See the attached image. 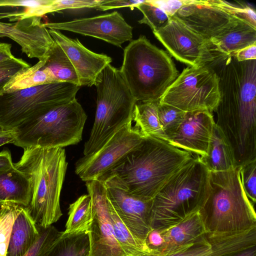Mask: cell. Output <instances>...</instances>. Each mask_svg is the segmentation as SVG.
Masks as SVG:
<instances>
[{"label":"cell","mask_w":256,"mask_h":256,"mask_svg":"<svg viewBox=\"0 0 256 256\" xmlns=\"http://www.w3.org/2000/svg\"><path fill=\"white\" fill-rule=\"evenodd\" d=\"M193 156L168 142L144 137L98 180L104 185L122 188L140 198L153 199L169 178Z\"/></svg>","instance_id":"1"},{"label":"cell","mask_w":256,"mask_h":256,"mask_svg":"<svg viewBox=\"0 0 256 256\" xmlns=\"http://www.w3.org/2000/svg\"><path fill=\"white\" fill-rule=\"evenodd\" d=\"M14 166L29 179L30 200L25 207L40 228H46L62 215L60 195L68 162L63 148H24L20 160Z\"/></svg>","instance_id":"2"},{"label":"cell","mask_w":256,"mask_h":256,"mask_svg":"<svg viewBox=\"0 0 256 256\" xmlns=\"http://www.w3.org/2000/svg\"><path fill=\"white\" fill-rule=\"evenodd\" d=\"M210 176L200 157L193 154L154 198L152 228H169L200 210L210 192Z\"/></svg>","instance_id":"3"},{"label":"cell","mask_w":256,"mask_h":256,"mask_svg":"<svg viewBox=\"0 0 256 256\" xmlns=\"http://www.w3.org/2000/svg\"><path fill=\"white\" fill-rule=\"evenodd\" d=\"M120 71L137 102L159 101L178 76L170 56L140 36L124 50Z\"/></svg>","instance_id":"4"},{"label":"cell","mask_w":256,"mask_h":256,"mask_svg":"<svg viewBox=\"0 0 256 256\" xmlns=\"http://www.w3.org/2000/svg\"><path fill=\"white\" fill-rule=\"evenodd\" d=\"M239 171L236 166L210 172V192L200 210L208 232H234L256 226L254 206L244 192Z\"/></svg>","instance_id":"5"},{"label":"cell","mask_w":256,"mask_h":256,"mask_svg":"<svg viewBox=\"0 0 256 256\" xmlns=\"http://www.w3.org/2000/svg\"><path fill=\"white\" fill-rule=\"evenodd\" d=\"M87 115L76 98L24 121L13 130V144L24 148H63L78 143Z\"/></svg>","instance_id":"6"},{"label":"cell","mask_w":256,"mask_h":256,"mask_svg":"<svg viewBox=\"0 0 256 256\" xmlns=\"http://www.w3.org/2000/svg\"><path fill=\"white\" fill-rule=\"evenodd\" d=\"M95 118L84 155L99 150L120 129L132 122L137 102L128 86L120 82L106 80L96 86Z\"/></svg>","instance_id":"7"},{"label":"cell","mask_w":256,"mask_h":256,"mask_svg":"<svg viewBox=\"0 0 256 256\" xmlns=\"http://www.w3.org/2000/svg\"><path fill=\"white\" fill-rule=\"evenodd\" d=\"M80 86L68 82L0 94V126L12 130L28 118L76 99Z\"/></svg>","instance_id":"8"},{"label":"cell","mask_w":256,"mask_h":256,"mask_svg":"<svg viewBox=\"0 0 256 256\" xmlns=\"http://www.w3.org/2000/svg\"><path fill=\"white\" fill-rule=\"evenodd\" d=\"M220 80L216 71L207 64L188 66L169 86L159 103L184 112L216 108L220 100Z\"/></svg>","instance_id":"9"},{"label":"cell","mask_w":256,"mask_h":256,"mask_svg":"<svg viewBox=\"0 0 256 256\" xmlns=\"http://www.w3.org/2000/svg\"><path fill=\"white\" fill-rule=\"evenodd\" d=\"M144 137L129 123L117 132L94 153L76 164L75 172L84 182L98 180L142 142Z\"/></svg>","instance_id":"10"},{"label":"cell","mask_w":256,"mask_h":256,"mask_svg":"<svg viewBox=\"0 0 256 256\" xmlns=\"http://www.w3.org/2000/svg\"><path fill=\"white\" fill-rule=\"evenodd\" d=\"M152 32L172 56L189 66L215 60L216 54L210 42L174 16L164 27Z\"/></svg>","instance_id":"11"},{"label":"cell","mask_w":256,"mask_h":256,"mask_svg":"<svg viewBox=\"0 0 256 256\" xmlns=\"http://www.w3.org/2000/svg\"><path fill=\"white\" fill-rule=\"evenodd\" d=\"M86 185L92 198V220L88 231V256H126L113 230L104 184L98 180H92L86 182Z\"/></svg>","instance_id":"12"},{"label":"cell","mask_w":256,"mask_h":256,"mask_svg":"<svg viewBox=\"0 0 256 256\" xmlns=\"http://www.w3.org/2000/svg\"><path fill=\"white\" fill-rule=\"evenodd\" d=\"M42 25L48 29L66 30L96 38L120 48L132 38V26L117 11L66 22L43 23Z\"/></svg>","instance_id":"13"},{"label":"cell","mask_w":256,"mask_h":256,"mask_svg":"<svg viewBox=\"0 0 256 256\" xmlns=\"http://www.w3.org/2000/svg\"><path fill=\"white\" fill-rule=\"evenodd\" d=\"M173 16L209 41L236 26L240 20L213 4L210 0H192Z\"/></svg>","instance_id":"14"},{"label":"cell","mask_w":256,"mask_h":256,"mask_svg":"<svg viewBox=\"0 0 256 256\" xmlns=\"http://www.w3.org/2000/svg\"><path fill=\"white\" fill-rule=\"evenodd\" d=\"M104 186L108 198L121 220L133 236L146 245V236L152 229L153 199L143 198L118 187Z\"/></svg>","instance_id":"15"},{"label":"cell","mask_w":256,"mask_h":256,"mask_svg":"<svg viewBox=\"0 0 256 256\" xmlns=\"http://www.w3.org/2000/svg\"><path fill=\"white\" fill-rule=\"evenodd\" d=\"M42 18L31 17L14 23L0 22V38L8 37L14 40L30 58L45 60L55 42L48 29L42 25Z\"/></svg>","instance_id":"16"},{"label":"cell","mask_w":256,"mask_h":256,"mask_svg":"<svg viewBox=\"0 0 256 256\" xmlns=\"http://www.w3.org/2000/svg\"><path fill=\"white\" fill-rule=\"evenodd\" d=\"M215 124L212 112L208 110L186 112L178 129L168 138V142L203 158L207 154Z\"/></svg>","instance_id":"17"},{"label":"cell","mask_w":256,"mask_h":256,"mask_svg":"<svg viewBox=\"0 0 256 256\" xmlns=\"http://www.w3.org/2000/svg\"><path fill=\"white\" fill-rule=\"evenodd\" d=\"M48 32L74 66L80 86H92L94 85L98 74L112 62V58L106 54L90 50L78 38H70L60 30L48 29Z\"/></svg>","instance_id":"18"},{"label":"cell","mask_w":256,"mask_h":256,"mask_svg":"<svg viewBox=\"0 0 256 256\" xmlns=\"http://www.w3.org/2000/svg\"><path fill=\"white\" fill-rule=\"evenodd\" d=\"M250 244V238L246 232H207L168 256H220L245 248Z\"/></svg>","instance_id":"19"},{"label":"cell","mask_w":256,"mask_h":256,"mask_svg":"<svg viewBox=\"0 0 256 256\" xmlns=\"http://www.w3.org/2000/svg\"><path fill=\"white\" fill-rule=\"evenodd\" d=\"M161 231L164 243L154 256H168L208 232L200 210L176 225Z\"/></svg>","instance_id":"20"},{"label":"cell","mask_w":256,"mask_h":256,"mask_svg":"<svg viewBox=\"0 0 256 256\" xmlns=\"http://www.w3.org/2000/svg\"><path fill=\"white\" fill-rule=\"evenodd\" d=\"M213 52L226 58L245 47L256 44V28L238 20V24L210 40Z\"/></svg>","instance_id":"21"},{"label":"cell","mask_w":256,"mask_h":256,"mask_svg":"<svg viewBox=\"0 0 256 256\" xmlns=\"http://www.w3.org/2000/svg\"><path fill=\"white\" fill-rule=\"evenodd\" d=\"M30 200L29 179L14 166L0 170V204L5 202L26 207Z\"/></svg>","instance_id":"22"},{"label":"cell","mask_w":256,"mask_h":256,"mask_svg":"<svg viewBox=\"0 0 256 256\" xmlns=\"http://www.w3.org/2000/svg\"><path fill=\"white\" fill-rule=\"evenodd\" d=\"M39 236L38 227L24 207L12 226L6 256H24Z\"/></svg>","instance_id":"23"},{"label":"cell","mask_w":256,"mask_h":256,"mask_svg":"<svg viewBox=\"0 0 256 256\" xmlns=\"http://www.w3.org/2000/svg\"><path fill=\"white\" fill-rule=\"evenodd\" d=\"M200 158L210 172L226 171L237 166L229 142L216 124L207 154L205 156Z\"/></svg>","instance_id":"24"},{"label":"cell","mask_w":256,"mask_h":256,"mask_svg":"<svg viewBox=\"0 0 256 256\" xmlns=\"http://www.w3.org/2000/svg\"><path fill=\"white\" fill-rule=\"evenodd\" d=\"M137 102L132 116V122H135L134 128L143 137H152L168 142L158 120L159 101Z\"/></svg>","instance_id":"25"},{"label":"cell","mask_w":256,"mask_h":256,"mask_svg":"<svg viewBox=\"0 0 256 256\" xmlns=\"http://www.w3.org/2000/svg\"><path fill=\"white\" fill-rule=\"evenodd\" d=\"M46 60L20 71L6 85L2 92L59 82L50 70L44 66Z\"/></svg>","instance_id":"26"},{"label":"cell","mask_w":256,"mask_h":256,"mask_svg":"<svg viewBox=\"0 0 256 256\" xmlns=\"http://www.w3.org/2000/svg\"><path fill=\"white\" fill-rule=\"evenodd\" d=\"M89 250L87 232L74 234L62 232L45 256H88Z\"/></svg>","instance_id":"27"},{"label":"cell","mask_w":256,"mask_h":256,"mask_svg":"<svg viewBox=\"0 0 256 256\" xmlns=\"http://www.w3.org/2000/svg\"><path fill=\"white\" fill-rule=\"evenodd\" d=\"M92 200L88 194L70 205L65 233L88 232L92 220Z\"/></svg>","instance_id":"28"},{"label":"cell","mask_w":256,"mask_h":256,"mask_svg":"<svg viewBox=\"0 0 256 256\" xmlns=\"http://www.w3.org/2000/svg\"><path fill=\"white\" fill-rule=\"evenodd\" d=\"M44 66L50 70L59 82H68L80 86L74 66L62 48L56 42L48 51Z\"/></svg>","instance_id":"29"},{"label":"cell","mask_w":256,"mask_h":256,"mask_svg":"<svg viewBox=\"0 0 256 256\" xmlns=\"http://www.w3.org/2000/svg\"><path fill=\"white\" fill-rule=\"evenodd\" d=\"M23 208L11 202L0 204V256H6L12 226Z\"/></svg>","instance_id":"30"},{"label":"cell","mask_w":256,"mask_h":256,"mask_svg":"<svg viewBox=\"0 0 256 256\" xmlns=\"http://www.w3.org/2000/svg\"><path fill=\"white\" fill-rule=\"evenodd\" d=\"M186 112L173 106L158 102V120L168 140L178 129L184 118Z\"/></svg>","instance_id":"31"},{"label":"cell","mask_w":256,"mask_h":256,"mask_svg":"<svg viewBox=\"0 0 256 256\" xmlns=\"http://www.w3.org/2000/svg\"><path fill=\"white\" fill-rule=\"evenodd\" d=\"M136 8L139 10L143 14L142 18L138 22L148 25L152 32L156 31L166 26L171 18L160 8L148 2L146 0Z\"/></svg>","instance_id":"32"},{"label":"cell","mask_w":256,"mask_h":256,"mask_svg":"<svg viewBox=\"0 0 256 256\" xmlns=\"http://www.w3.org/2000/svg\"><path fill=\"white\" fill-rule=\"evenodd\" d=\"M38 228V238L24 256H45L50 246L62 232L52 225L46 228Z\"/></svg>","instance_id":"33"},{"label":"cell","mask_w":256,"mask_h":256,"mask_svg":"<svg viewBox=\"0 0 256 256\" xmlns=\"http://www.w3.org/2000/svg\"><path fill=\"white\" fill-rule=\"evenodd\" d=\"M239 172L244 192L254 206L256 202V159L240 166Z\"/></svg>","instance_id":"34"},{"label":"cell","mask_w":256,"mask_h":256,"mask_svg":"<svg viewBox=\"0 0 256 256\" xmlns=\"http://www.w3.org/2000/svg\"><path fill=\"white\" fill-rule=\"evenodd\" d=\"M211 2L232 16L244 21L256 28L255 10L246 5L236 6L225 0H210Z\"/></svg>","instance_id":"35"},{"label":"cell","mask_w":256,"mask_h":256,"mask_svg":"<svg viewBox=\"0 0 256 256\" xmlns=\"http://www.w3.org/2000/svg\"><path fill=\"white\" fill-rule=\"evenodd\" d=\"M30 65L22 58H14L0 62V94L6 85L20 71Z\"/></svg>","instance_id":"36"},{"label":"cell","mask_w":256,"mask_h":256,"mask_svg":"<svg viewBox=\"0 0 256 256\" xmlns=\"http://www.w3.org/2000/svg\"><path fill=\"white\" fill-rule=\"evenodd\" d=\"M104 0H52L48 6V13L62 10L96 8Z\"/></svg>","instance_id":"37"},{"label":"cell","mask_w":256,"mask_h":256,"mask_svg":"<svg viewBox=\"0 0 256 256\" xmlns=\"http://www.w3.org/2000/svg\"><path fill=\"white\" fill-rule=\"evenodd\" d=\"M192 0H146L147 2L164 11L170 17L173 16L182 7Z\"/></svg>","instance_id":"38"},{"label":"cell","mask_w":256,"mask_h":256,"mask_svg":"<svg viewBox=\"0 0 256 256\" xmlns=\"http://www.w3.org/2000/svg\"><path fill=\"white\" fill-rule=\"evenodd\" d=\"M146 0H104L96 8L98 10L105 11L109 10L128 7L130 8L131 10H133L138 5L144 2Z\"/></svg>","instance_id":"39"},{"label":"cell","mask_w":256,"mask_h":256,"mask_svg":"<svg viewBox=\"0 0 256 256\" xmlns=\"http://www.w3.org/2000/svg\"><path fill=\"white\" fill-rule=\"evenodd\" d=\"M164 243L162 232L159 230L152 228L148 232L146 239V244L148 248L154 256Z\"/></svg>","instance_id":"40"},{"label":"cell","mask_w":256,"mask_h":256,"mask_svg":"<svg viewBox=\"0 0 256 256\" xmlns=\"http://www.w3.org/2000/svg\"><path fill=\"white\" fill-rule=\"evenodd\" d=\"M47 1L48 0H0V8H24L40 6L46 3Z\"/></svg>","instance_id":"41"},{"label":"cell","mask_w":256,"mask_h":256,"mask_svg":"<svg viewBox=\"0 0 256 256\" xmlns=\"http://www.w3.org/2000/svg\"><path fill=\"white\" fill-rule=\"evenodd\" d=\"M232 56L238 62L256 60V44L245 47L234 52Z\"/></svg>","instance_id":"42"},{"label":"cell","mask_w":256,"mask_h":256,"mask_svg":"<svg viewBox=\"0 0 256 256\" xmlns=\"http://www.w3.org/2000/svg\"><path fill=\"white\" fill-rule=\"evenodd\" d=\"M220 256H256V244Z\"/></svg>","instance_id":"43"},{"label":"cell","mask_w":256,"mask_h":256,"mask_svg":"<svg viewBox=\"0 0 256 256\" xmlns=\"http://www.w3.org/2000/svg\"><path fill=\"white\" fill-rule=\"evenodd\" d=\"M13 166L10 152L8 150L0 152V170L10 168Z\"/></svg>","instance_id":"44"},{"label":"cell","mask_w":256,"mask_h":256,"mask_svg":"<svg viewBox=\"0 0 256 256\" xmlns=\"http://www.w3.org/2000/svg\"><path fill=\"white\" fill-rule=\"evenodd\" d=\"M10 44L0 42V62L15 58L12 52Z\"/></svg>","instance_id":"45"},{"label":"cell","mask_w":256,"mask_h":256,"mask_svg":"<svg viewBox=\"0 0 256 256\" xmlns=\"http://www.w3.org/2000/svg\"><path fill=\"white\" fill-rule=\"evenodd\" d=\"M14 140L13 130L0 134V146L6 144H13Z\"/></svg>","instance_id":"46"},{"label":"cell","mask_w":256,"mask_h":256,"mask_svg":"<svg viewBox=\"0 0 256 256\" xmlns=\"http://www.w3.org/2000/svg\"><path fill=\"white\" fill-rule=\"evenodd\" d=\"M10 130H6L2 127L0 126V134L6 132Z\"/></svg>","instance_id":"47"}]
</instances>
